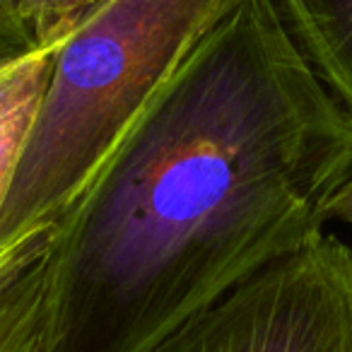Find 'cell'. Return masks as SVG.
Segmentation results:
<instances>
[{"instance_id": "obj_1", "label": "cell", "mask_w": 352, "mask_h": 352, "mask_svg": "<svg viewBox=\"0 0 352 352\" xmlns=\"http://www.w3.org/2000/svg\"><path fill=\"white\" fill-rule=\"evenodd\" d=\"M350 174L352 113L273 0H241L49 234L41 352H150L323 232Z\"/></svg>"}, {"instance_id": "obj_2", "label": "cell", "mask_w": 352, "mask_h": 352, "mask_svg": "<svg viewBox=\"0 0 352 352\" xmlns=\"http://www.w3.org/2000/svg\"><path fill=\"white\" fill-rule=\"evenodd\" d=\"M241 0H109L54 54L0 217V261L51 234L138 113Z\"/></svg>"}, {"instance_id": "obj_3", "label": "cell", "mask_w": 352, "mask_h": 352, "mask_svg": "<svg viewBox=\"0 0 352 352\" xmlns=\"http://www.w3.org/2000/svg\"><path fill=\"white\" fill-rule=\"evenodd\" d=\"M150 352H352V246L318 232Z\"/></svg>"}, {"instance_id": "obj_4", "label": "cell", "mask_w": 352, "mask_h": 352, "mask_svg": "<svg viewBox=\"0 0 352 352\" xmlns=\"http://www.w3.org/2000/svg\"><path fill=\"white\" fill-rule=\"evenodd\" d=\"M321 82L352 113V0H273Z\"/></svg>"}, {"instance_id": "obj_5", "label": "cell", "mask_w": 352, "mask_h": 352, "mask_svg": "<svg viewBox=\"0 0 352 352\" xmlns=\"http://www.w3.org/2000/svg\"><path fill=\"white\" fill-rule=\"evenodd\" d=\"M49 311V234L0 273V352H41Z\"/></svg>"}, {"instance_id": "obj_6", "label": "cell", "mask_w": 352, "mask_h": 352, "mask_svg": "<svg viewBox=\"0 0 352 352\" xmlns=\"http://www.w3.org/2000/svg\"><path fill=\"white\" fill-rule=\"evenodd\" d=\"M54 54L56 49L39 51L0 68V217L10 191L17 157L54 68ZM8 263L0 261V273Z\"/></svg>"}, {"instance_id": "obj_7", "label": "cell", "mask_w": 352, "mask_h": 352, "mask_svg": "<svg viewBox=\"0 0 352 352\" xmlns=\"http://www.w3.org/2000/svg\"><path fill=\"white\" fill-rule=\"evenodd\" d=\"M109 0H0V17L10 22L34 51L58 49Z\"/></svg>"}, {"instance_id": "obj_8", "label": "cell", "mask_w": 352, "mask_h": 352, "mask_svg": "<svg viewBox=\"0 0 352 352\" xmlns=\"http://www.w3.org/2000/svg\"><path fill=\"white\" fill-rule=\"evenodd\" d=\"M32 54H39V51L32 49L25 36L10 22H6L0 17V68H6V65L15 63L20 58H27Z\"/></svg>"}, {"instance_id": "obj_9", "label": "cell", "mask_w": 352, "mask_h": 352, "mask_svg": "<svg viewBox=\"0 0 352 352\" xmlns=\"http://www.w3.org/2000/svg\"><path fill=\"white\" fill-rule=\"evenodd\" d=\"M321 220L323 225L331 220L336 222H350L352 225V174L321 208Z\"/></svg>"}]
</instances>
